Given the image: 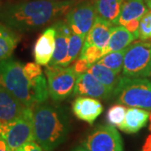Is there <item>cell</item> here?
<instances>
[{"instance_id":"e0dca14e","label":"cell","mask_w":151,"mask_h":151,"mask_svg":"<svg viewBox=\"0 0 151 151\" xmlns=\"http://www.w3.org/2000/svg\"><path fill=\"white\" fill-rule=\"evenodd\" d=\"M150 112L143 108H129L127 109L123 124L119 129L127 134L138 133L149 121Z\"/></svg>"},{"instance_id":"2e32d148","label":"cell","mask_w":151,"mask_h":151,"mask_svg":"<svg viewBox=\"0 0 151 151\" xmlns=\"http://www.w3.org/2000/svg\"><path fill=\"white\" fill-rule=\"evenodd\" d=\"M148 11L145 0H124L115 25L125 26L134 20H140Z\"/></svg>"},{"instance_id":"4fadbf2b","label":"cell","mask_w":151,"mask_h":151,"mask_svg":"<svg viewBox=\"0 0 151 151\" xmlns=\"http://www.w3.org/2000/svg\"><path fill=\"white\" fill-rule=\"evenodd\" d=\"M53 26L55 29V51L49 65L61 66L67 55L69 40L72 32L65 19L55 22Z\"/></svg>"},{"instance_id":"f1b7e54d","label":"cell","mask_w":151,"mask_h":151,"mask_svg":"<svg viewBox=\"0 0 151 151\" xmlns=\"http://www.w3.org/2000/svg\"><path fill=\"white\" fill-rule=\"evenodd\" d=\"M17 151H44V150L35 141H32L24 145Z\"/></svg>"},{"instance_id":"e575fe53","label":"cell","mask_w":151,"mask_h":151,"mask_svg":"<svg viewBox=\"0 0 151 151\" xmlns=\"http://www.w3.org/2000/svg\"><path fill=\"white\" fill-rule=\"evenodd\" d=\"M72 1H75L76 3H81V2H84V1H86V0H72Z\"/></svg>"},{"instance_id":"8fae6325","label":"cell","mask_w":151,"mask_h":151,"mask_svg":"<svg viewBox=\"0 0 151 151\" xmlns=\"http://www.w3.org/2000/svg\"><path fill=\"white\" fill-rule=\"evenodd\" d=\"M55 29L53 24L46 28L38 38L34 46L35 62L40 65L46 66L50 64L55 51Z\"/></svg>"},{"instance_id":"603a6c76","label":"cell","mask_w":151,"mask_h":151,"mask_svg":"<svg viewBox=\"0 0 151 151\" xmlns=\"http://www.w3.org/2000/svg\"><path fill=\"white\" fill-rule=\"evenodd\" d=\"M85 39L86 37L84 36L75 35L73 33L71 34L68 45L67 55L61 66H69L71 63H73L79 58V55H81V51L85 42Z\"/></svg>"},{"instance_id":"4dcf8cb0","label":"cell","mask_w":151,"mask_h":151,"mask_svg":"<svg viewBox=\"0 0 151 151\" xmlns=\"http://www.w3.org/2000/svg\"><path fill=\"white\" fill-rule=\"evenodd\" d=\"M0 151H10L6 144L5 140L0 135Z\"/></svg>"},{"instance_id":"d6a6232c","label":"cell","mask_w":151,"mask_h":151,"mask_svg":"<svg viewBox=\"0 0 151 151\" xmlns=\"http://www.w3.org/2000/svg\"><path fill=\"white\" fill-rule=\"evenodd\" d=\"M145 2L146 5L148 8H150L151 9V0H145Z\"/></svg>"},{"instance_id":"6da1fadb","label":"cell","mask_w":151,"mask_h":151,"mask_svg":"<svg viewBox=\"0 0 151 151\" xmlns=\"http://www.w3.org/2000/svg\"><path fill=\"white\" fill-rule=\"evenodd\" d=\"M79 3L72 0H24L0 9V22L13 30L35 31L66 16Z\"/></svg>"},{"instance_id":"1f68e13d","label":"cell","mask_w":151,"mask_h":151,"mask_svg":"<svg viewBox=\"0 0 151 151\" xmlns=\"http://www.w3.org/2000/svg\"><path fill=\"white\" fill-rule=\"evenodd\" d=\"M72 151H91V150H89L86 147H85V146L83 145H81V146H77L76 148H75L74 150Z\"/></svg>"},{"instance_id":"ffe728a7","label":"cell","mask_w":151,"mask_h":151,"mask_svg":"<svg viewBox=\"0 0 151 151\" xmlns=\"http://www.w3.org/2000/svg\"><path fill=\"white\" fill-rule=\"evenodd\" d=\"M124 0H96L97 15L115 25L119 18Z\"/></svg>"},{"instance_id":"9c48e42d","label":"cell","mask_w":151,"mask_h":151,"mask_svg":"<svg viewBox=\"0 0 151 151\" xmlns=\"http://www.w3.org/2000/svg\"><path fill=\"white\" fill-rule=\"evenodd\" d=\"M97 17L95 4L86 0L76 4L68 12L65 20L73 34L86 37Z\"/></svg>"},{"instance_id":"3957f363","label":"cell","mask_w":151,"mask_h":151,"mask_svg":"<svg viewBox=\"0 0 151 151\" xmlns=\"http://www.w3.org/2000/svg\"><path fill=\"white\" fill-rule=\"evenodd\" d=\"M0 87L4 88L25 108L36 105L34 89L24 72L20 61L9 58L0 61Z\"/></svg>"},{"instance_id":"7402d4cb","label":"cell","mask_w":151,"mask_h":151,"mask_svg":"<svg viewBox=\"0 0 151 151\" xmlns=\"http://www.w3.org/2000/svg\"><path fill=\"white\" fill-rule=\"evenodd\" d=\"M126 50L127 48L122 50L113 51L104 55L97 63L108 67L110 70H113L116 74L119 75L123 70L124 55L126 53Z\"/></svg>"},{"instance_id":"f546056e","label":"cell","mask_w":151,"mask_h":151,"mask_svg":"<svg viewBox=\"0 0 151 151\" xmlns=\"http://www.w3.org/2000/svg\"><path fill=\"white\" fill-rule=\"evenodd\" d=\"M142 151H151V134L147 137L142 148Z\"/></svg>"},{"instance_id":"44dd1931","label":"cell","mask_w":151,"mask_h":151,"mask_svg":"<svg viewBox=\"0 0 151 151\" xmlns=\"http://www.w3.org/2000/svg\"><path fill=\"white\" fill-rule=\"evenodd\" d=\"M87 72H89L97 81L113 91L117 86L120 78L119 75L116 74L113 70L97 63L91 65L87 70Z\"/></svg>"},{"instance_id":"d590c367","label":"cell","mask_w":151,"mask_h":151,"mask_svg":"<svg viewBox=\"0 0 151 151\" xmlns=\"http://www.w3.org/2000/svg\"><path fill=\"white\" fill-rule=\"evenodd\" d=\"M150 79H151V75H150Z\"/></svg>"},{"instance_id":"cb8c5ba5","label":"cell","mask_w":151,"mask_h":151,"mask_svg":"<svg viewBox=\"0 0 151 151\" xmlns=\"http://www.w3.org/2000/svg\"><path fill=\"white\" fill-rule=\"evenodd\" d=\"M126 112H127L126 106H124L122 104H116L112 106L108 110V113L106 115L108 124L112 125L113 127L119 128L120 125L124 122Z\"/></svg>"},{"instance_id":"8992f818","label":"cell","mask_w":151,"mask_h":151,"mask_svg":"<svg viewBox=\"0 0 151 151\" xmlns=\"http://www.w3.org/2000/svg\"><path fill=\"white\" fill-rule=\"evenodd\" d=\"M32 108H28L20 117L9 123H0V135L10 151L19 149L34 139Z\"/></svg>"},{"instance_id":"d6986e66","label":"cell","mask_w":151,"mask_h":151,"mask_svg":"<svg viewBox=\"0 0 151 151\" xmlns=\"http://www.w3.org/2000/svg\"><path fill=\"white\" fill-rule=\"evenodd\" d=\"M19 40L16 33L0 22V61L10 58Z\"/></svg>"},{"instance_id":"ac0fdd59","label":"cell","mask_w":151,"mask_h":151,"mask_svg":"<svg viewBox=\"0 0 151 151\" xmlns=\"http://www.w3.org/2000/svg\"><path fill=\"white\" fill-rule=\"evenodd\" d=\"M134 40H136L134 35L129 32L124 26H113L108 45L103 49V55L126 49Z\"/></svg>"},{"instance_id":"5b68a950","label":"cell","mask_w":151,"mask_h":151,"mask_svg":"<svg viewBox=\"0 0 151 151\" xmlns=\"http://www.w3.org/2000/svg\"><path fill=\"white\" fill-rule=\"evenodd\" d=\"M122 74L128 77H150L151 42L139 40L127 47Z\"/></svg>"},{"instance_id":"9a60e30c","label":"cell","mask_w":151,"mask_h":151,"mask_svg":"<svg viewBox=\"0 0 151 151\" xmlns=\"http://www.w3.org/2000/svg\"><path fill=\"white\" fill-rule=\"evenodd\" d=\"M113 28L112 23L97 16L92 27L86 35L84 44L95 45L103 50L108 45Z\"/></svg>"},{"instance_id":"7c38bea8","label":"cell","mask_w":151,"mask_h":151,"mask_svg":"<svg viewBox=\"0 0 151 151\" xmlns=\"http://www.w3.org/2000/svg\"><path fill=\"white\" fill-rule=\"evenodd\" d=\"M72 111L78 119L92 124L103 113V107L97 98L78 96L72 103Z\"/></svg>"},{"instance_id":"7a4b0ae2","label":"cell","mask_w":151,"mask_h":151,"mask_svg":"<svg viewBox=\"0 0 151 151\" xmlns=\"http://www.w3.org/2000/svg\"><path fill=\"white\" fill-rule=\"evenodd\" d=\"M34 139L44 151H53L66 139L70 121L65 108L50 103L32 108Z\"/></svg>"},{"instance_id":"484cf974","label":"cell","mask_w":151,"mask_h":151,"mask_svg":"<svg viewBox=\"0 0 151 151\" xmlns=\"http://www.w3.org/2000/svg\"><path fill=\"white\" fill-rule=\"evenodd\" d=\"M138 39L151 42V10L142 17L138 29Z\"/></svg>"},{"instance_id":"52a82bcc","label":"cell","mask_w":151,"mask_h":151,"mask_svg":"<svg viewBox=\"0 0 151 151\" xmlns=\"http://www.w3.org/2000/svg\"><path fill=\"white\" fill-rule=\"evenodd\" d=\"M48 83L49 95L55 102H61L74 92L77 75L72 65H46L45 69Z\"/></svg>"},{"instance_id":"5bb4252c","label":"cell","mask_w":151,"mask_h":151,"mask_svg":"<svg viewBox=\"0 0 151 151\" xmlns=\"http://www.w3.org/2000/svg\"><path fill=\"white\" fill-rule=\"evenodd\" d=\"M28 108L0 87V123H9L20 117Z\"/></svg>"},{"instance_id":"4316f807","label":"cell","mask_w":151,"mask_h":151,"mask_svg":"<svg viewBox=\"0 0 151 151\" xmlns=\"http://www.w3.org/2000/svg\"><path fill=\"white\" fill-rule=\"evenodd\" d=\"M40 66L41 65L37 64L36 62H28L25 65H24V75L26 76L29 82L36 79L40 76L43 75V70Z\"/></svg>"},{"instance_id":"d4e9b609","label":"cell","mask_w":151,"mask_h":151,"mask_svg":"<svg viewBox=\"0 0 151 151\" xmlns=\"http://www.w3.org/2000/svg\"><path fill=\"white\" fill-rule=\"evenodd\" d=\"M103 55H103V49L98 48L97 46L92 45L84 44L81 51L80 57L86 60L90 65H93L101 59Z\"/></svg>"},{"instance_id":"83f0119b","label":"cell","mask_w":151,"mask_h":151,"mask_svg":"<svg viewBox=\"0 0 151 151\" xmlns=\"http://www.w3.org/2000/svg\"><path fill=\"white\" fill-rule=\"evenodd\" d=\"M92 65H90L86 60L82 59L81 57H79L76 60L75 63L72 65L73 70L76 72V74L77 76L81 75L82 73H85L89 69V67Z\"/></svg>"},{"instance_id":"277c9868","label":"cell","mask_w":151,"mask_h":151,"mask_svg":"<svg viewBox=\"0 0 151 151\" xmlns=\"http://www.w3.org/2000/svg\"><path fill=\"white\" fill-rule=\"evenodd\" d=\"M113 97L119 104L151 111V79L122 76Z\"/></svg>"},{"instance_id":"30bf717a","label":"cell","mask_w":151,"mask_h":151,"mask_svg":"<svg viewBox=\"0 0 151 151\" xmlns=\"http://www.w3.org/2000/svg\"><path fill=\"white\" fill-rule=\"evenodd\" d=\"M74 95L106 100L113 97V91L98 81L89 72L77 76Z\"/></svg>"},{"instance_id":"836d02e7","label":"cell","mask_w":151,"mask_h":151,"mask_svg":"<svg viewBox=\"0 0 151 151\" xmlns=\"http://www.w3.org/2000/svg\"><path fill=\"white\" fill-rule=\"evenodd\" d=\"M149 120H150V126H149V129L151 132V113H150V118H149Z\"/></svg>"},{"instance_id":"ba28073f","label":"cell","mask_w":151,"mask_h":151,"mask_svg":"<svg viewBox=\"0 0 151 151\" xmlns=\"http://www.w3.org/2000/svg\"><path fill=\"white\" fill-rule=\"evenodd\" d=\"M83 145L91 151H124L121 135L112 125H100L86 137Z\"/></svg>"}]
</instances>
